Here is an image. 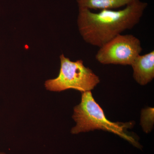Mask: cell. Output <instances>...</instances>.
Here are the masks:
<instances>
[{"label":"cell","mask_w":154,"mask_h":154,"mask_svg":"<svg viewBox=\"0 0 154 154\" xmlns=\"http://www.w3.org/2000/svg\"><path fill=\"white\" fill-rule=\"evenodd\" d=\"M148 3L135 0L118 11L103 10L94 13L79 8L77 25L86 43L99 48L127 30L138 24Z\"/></svg>","instance_id":"1"},{"label":"cell","mask_w":154,"mask_h":154,"mask_svg":"<svg viewBox=\"0 0 154 154\" xmlns=\"http://www.w3.org/2000/svg\"><path fill=\"white\" fill-rule=\"evenodd\" d=\"M72 118L76 125L71 130L72 134L102 130L118 135L131 142H134V139L125 132L128 128L131 127L132 123L109 121L95 101L91 91L82 93L81 102L74 108Z\"/></svg>","instance_id":"2"},{"label":"cell","mask_w":154,"mask_h":154,"mask_svg":"<svg viewBox=\"0 0 154 154\" xmlns=\"http://www.w3.org/2000/svg\"><path fill=\"white\" fill-rule=\"evenodd\" d=\"M60 68L58 75L45 82L47 91L60 92L73 89L83 93L92 91L100 82L99 76L85 66L82 60L72 61L63 54L60 55Z\"/></svg>","instance_id":"3"},{"label":"cell","mask_w":154,"mask_h":154,"mask_svg":"<svg viewBox=\"0 0 154 154\" xmlns=\"http://www.w3.org/2000/svg\"><path fill=\"white\" fill-rule=\"evenodd\" d=\"M143 48L140 40L132 34H119L99 48L96 59L104 65H131Z\"/></svg>","instance_id":"4"},{"label":"cell","mask_w":154,"mask_h":154,"mask_svg":"<svg viewBox=\"0 0 154 154\" xmlns=\"http://www.w3.org/2000/svg\"><path fill=\"white\" fill-rule=\"evenodd\" d=\"M133 78L140 85L150 82L154 78V51L137 56L131 64Z\"/></svg>","instance_id":"5"},{"label":"cell","mask_w":154,"mask_h":154,"mask_svg":"<svg viewBox=\"0 0 154 154\" xmlns=\"http://www.w3.org/2000/svg\"><path fill=\"white\" fill-rule=\"evenodd\" d=\"M135 0H76L79 8L113 10L125 7Z\"/></svg>","instance_id":"6"},{"label":"cell","mask_w":154,"mask_h":154,"mask_svg":"<svg viewBox=\"0 0 154 154\" xmlns=\"http://www.w3.org/2000/svg\"><path fill=\"white\" fill-rule=\"evenodd\" d=\"M154 115L153 107H147L142 110L140 124L146 133L150 132L153 128Z\"/></svg>","instance_id":"7"},{"label":"cell","mask_w":154,"mask_h":154,"mask_svg":"<svg viewBox=\"0 0 154 154\" xmlns=\"http://www.w3.org/2000/svg\"><path fill=\"white\" fill-rule=\"evenodd\" d=\"M0 154H8L5 152H0Z\"/></svg>","instance_id":"8"}]
</instances>
